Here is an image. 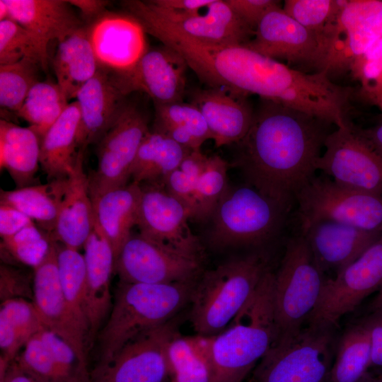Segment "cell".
Returning <instances> with one entry per match:
<instances>
[{
	"mask_svg": "<svg viewBox=\"0 0 382 382\" xmlns=\"http://www.w3.org/2000/svg\"><path fill=\"white\" fill-rule=\"evenodd\" d=\"M185 60L175 50L163 45L149 49L130 70L108 73L113 85L125 96L140 91L155 105L183 101L186 86Z\"/></svg>",
	"mask_w": 382,
	"mask_h": 382,
	"instance_id": "15",
	"label": "cell"
},
{
	"mask_svg": "<svg viewBox=\"0 0 382 382\" xmlns=\"http://www.w3.org/2000/svg\"><path fill=\"white\" fill-rule=\"evenodd\" d=\"M382 289V235L333 277H327L307 325L337 327L371 294Z\"/></svg>",
	"mask_w": 382,
	"mask_h": 382,
	"instance_id": "10",
	"label": "cell"
},
{
	"mask_svg": "<svg viewBox=\"0 0 382 382\" xmlns=\"http://www.w3.org/2000/svg\"><path fill=\"white\" fill-rule=\"evenodd\" d=\"M371 340V367L382 369V312H371L362 319Z\"/></svg>",
	"mask_w": 382,
	"mask_h": 382,
	"instance_id": "49",
	"label": "cell"
},
{
	"mask_svg": "<svg viewBox=\"0 0 382 382\" xmlns=\"http://www.w3.org/2000/svg\"><path fill=\"white\" fill-rule=\"evenodd\" d=\"M245 45L278 62L285 60L324 71L327 54L321 40L280 6L265 14Z\"/></svg>",
	"mask_w": 382,
	"mask_h": 382,
	"instance_id": "14",
	"label": "cell"
},
{
	"mask_svg": "<svg viewBox=\"0 0 382 382\" xmlns=\"http://www.w3.org/2000/svg\"><path fill=\"white\" fill-rule=\"evenodd\" d=\"M316 163L337 185L382 195V156L350 123L330 132Z\"/></svg>",
	"mask_w": 382,
	"mask_h": 382,
	"instance_id": "11",
	"label": "cell"
},
{
	"mask_svg": "<svg viewBox=\"0 0 382 382\" xmlns=\"http://www.w3.org/2000/svg\"><path fill=\"white\" fill-rule=\"evenodd\" d=\"M145 1L158 17L189 37L205 45H245L254 35L226 0H213L202 12L188 16L166 13L150 1Z\"/></svg>",
	"mask_w": 382,
	"mask_h": 382,
	"instance_id": "22",
	"label": "cell"
},
{
	"mask_svg": "<svg viewBox=\"0 0 382 382\" xmlns=\"http://www.w3.org/2000/svg\"><path fill=\"white\" fill-rule=\"evenodd\" d=\"M371 340L361 320L338 338L330 382H361L371 367Z\"/></svg>",
	"mask_w": 382,
	"mask_h": 382,
	"instance_id": "35",
	"label": "cell"
},
{
	"mask_svg": "<svg viewBox=\"0 0 382 382\" xmlns=\"http://www.w3.org/2000/svg\"><path fill=\"white\" fill-rule=\"evenodd\" d=\"M301 233L319 270L333 277L382 235L331 220L312 222L301 228Z\"/></svg>",
	"mask_w": 382,
	"mask_h": 382,
	"instance_id": "19",
	"label": "cell"
},
{
	"mask_svg": "<svg viewBox=\"0 0 382 382\" xmlns=\"http://www.w3.org/2000/svg\"><path fill=\"white\" fill-rule=\"evenodd\" d=\"M287 212L248 185L228 186L210 217L209 243L217 248L263 244L279 233Z\"/></svg>",
	"mask_w": 382,
	"mask_h": 382,
	"instance_id": "6",
	"label": "cell"
},
{
	"mask_svg": "<svg viewBox=\"0 0 382 382\" xmlns=\"http://www.w3.org/2000/svg\"><path fill=\"white\" fill-rule=\"evenodd\" d=\"M83 248L89 345L107 320L112 306L110 284L114 272L115 255L111 244L95 221Z\"/></svg>",
	"mask_w": 382,
	"mask_h": 382,
	"instance_id": "20",
	"label": "cell"
},
{
	"mask_svg": "<svg viewBox=\"0 0 382 382\" xmlns=\"http://www.w3.org/2000/svg\"><path fill=\"white\" fill-rule=\"evenodd\" d=\"M274 279L269 270L228 328L210 337L214 382H242L274 342Z\"/></svg>",
	"mask_w": 382,
	"mask_h": 382,
	"instance_id": "2",
	"label": "cell"
},
{
	"mask_svg": "<svg viewBox=\"0 0 382 382\" xmlns=\"http://www.w3.org/2000/svg\"><path fill=\"white\" fill-rule=\"evenodd\" d=\"M68 1L73 7L79 9L87 25L104 13L109 4L108 1L104 0H71Z\"/></svg>",
	"mask_w": 382,
	"mask_h": 382,
	"instance_id": "50",
	"label": "cell"
},
{
	"mask_svg": "<svg viewBox=\"0 0 382 382\" xmlns=\"http://www.w3.org/2000/svg\"><path fill=\"white\" fill-rule=\"evenodd\" d=\"M141 185L137 226L139 233L174 248L202 255L197 237L191 232L190 214L184 204L163 184Z\"/></svg>",
	"mask_w": 382,
	"mask_h": 382,
	"instance_id": "17",
	"label": "cell"
},
{
	"mask_svg": "<svg viewBox=\"0 0 382 382\" xmlns=\"http://www.w3.org/2000/svg\"><path fill=\"white\" fill-rule=\"evenodd\" d=\"M79 120V103L74 100L40 140V163L49 181L66 179L74 168Z\"/></svg>",
	"mask_w": 382,
	"mask_h": 382,
	"instance_id": "27",
	"label": "cell"
},
{
	"mask_svg": "<svg viewBox=\"0 0 382 382\" xmlns=\"http://www.w3.org/2000/svg\"><path fill=\"white\" fill-rule=\"evenodd\" d=\"M202 255L190 253L140 233L122 246L114 265L120 282L160 284L197 280Z\"/></svg>",
	"mask_w": 382,
	"mask_h": 382,
	"instance_id": "9",
	"label": "cell"
},
{
	"mask_svg": "<svg viewBox=\"0 0 382 382\" xmlns=\"http://www.w3.org/2000/svg\"><path fill=\"white\" fill-rule=\"evenodd\" d=\"M191 103L202 112L215 146L236 144L247 134L254 111L240 96L217 88L196 89Z\"/></svg>",
	"mask_w": 382,
	"mask_h": 382,
	"instance_id": "23",
	"label": "cell"
},
{
	"mask_svg": "<svg viewBox=\"0 0 382 382\" xmlns=\"http://www.w3.org/2000/svg\"><path fill=\"white\" fill-rule=\"evenodd\" d=\"M86 26L99 69L109 73L130 70L149 49L143 26L127 13L106 11Z\"/></svg>",
	"mask_w": 382,
	"mask_h": 382,
	"instance_id": "16",
	"label": "cell"
},
{
	"mask_svg": "<svg viewBox=\"0 0 382 382\" xmlns=\"http://www.w3.org/2000/svg\"><path fill=\"white\" fill-rule=\"evenodd\" d=\"M228 163L219 155L208 157L207 166L197 180L190 219H210L221 197L228 187Z\"/></svg>",
	"mask_w": 382,
	"mask_h": 382,
	"instance_id": "40",
	"label": "cell"
},
{
	"mask_svg": "<svg viewBox=\"0 0 382 382\" xmlns=\"http://www.w3.org/2000/svg\"><path fill=\"white\" fill-rule=\"evenodd\" d=\"M364 382H382V374L376 376V377H374V378H369L366 381H365Z\"/></svg>",
	"mask_w": 382,
	"mask_h": 382,
	"instance_id": "56",
	"label": "cell"
},
{
	"mask_svg": "<svg viewBox=\"0 0 382 382\" xmlns=\"http://www.w3.org/2000/svg\"><path fill=\"white\" fill-rule=\"evenodd\" d=\"M67 179L50 180L13 190L0 192V204L17 209L42 230L52 236L60 205L67 187Z\"/></svg>",
	"mask_w": 382,
	"mask_h": 382,
	"instance_id": "31",
	"label": "cell"
},
{
	"mask_svg": "<svg viewBox=\"0 0 382 382\" xmlns=\"http://www.w3.org/2000/svg\"><path fill=\"white\" fill-rule=\"evenodd\" d=\"M347 3V0H286L282 9L315 33L323 42L328 54L332 32Z\"/></svg>",
	"mask_w": 382,
	"mask_h": 382,
	"instance_id": "38",
	"label": "cell"
},
{
	"mask_svg": "<svg viewBox=\"0 0 382 382\" xmlns=\"http://www.w3.org/2000/svg\"><path fill=\"white\" fill-rule=\"evenodd\" d=\"M45 326L33 301L9 299L0 306V371L6 372L28 341Z\"/></svg>",
	"mask_w": 382,
	"mask_h": 382,
	"instance_id": "30",
	"label": "cell"
},
{
	"mask_svg": "<svg viewBox=\"0 0 382 382\" xmlns=\"http://www.w3.org/2000/svg\"><path fill=\"white\" fill-rule=\"evenodd\" d=\"M33 299V275L11 265H0V299Z\"/></svg>",
	"mask_w": 382,
	"mask_h": 382,
	"instance_id": "45",
	"label": "cell"
},
{
	"mask_svg": "<svg viewBox=\"0 0 382 382\" xmlns=\"http://www.w3.org/2000/svg\"><path fill=\"white\" fill-rule=\"evenodd\" d=\"M178 333L175 318L140 333L108 364L96 366L89 382H163L170 375L168 346Z\"/></svg>",
	"mask_w": 382,
	"mask_h": 382,
	"instance_id": "12",
	"label": "cell"
},
{
	"mask_svg": "<svg viewBox=\"0 0 382 382\" xmlns=\"http://www.w3.org/2000/svg\"><path fill=\"white\" fill-rule=\"evenodd\" d=\"M23 58L35 60L45 70L48 65V44L11 18L0 21V66Z\"/></svg>",
	"mask_w": 382,
	"mask_h": 382,
	"instance_id": "39",
	"label": "cell"
},
{
	"mask_svg": "<svg viewBox=\"0 0 382 382\" xmlns=\"http://www.w3.org/2000/svg\"><path fill=\"white\" fill-rule=\"evenodd\" d=\"M331 125L261 98L249 130L236 143L233 166L246 185L289 210L298 192L315 176Z\"/></svg>",
	"mask_w": 382,
	"mask_h": 382,
	"instance_id": "1",
	"label": "cell"
},
{
	"mask_svg": "<svg viewBox=\"0 0 382 382\" xmlns=\"http://www.w3.org/2000/svg\"><path fill=\"white\" fill-rule=\"evenodd\" d=\"M295 202L301 228L331 220L382 233V195L354 190L330 178L314 176L298 192Z\"/></svg>",
	"mask_w": 382,
	"mask_h": 382,
	"instance_id": "8",
	"label": "cell"
},
{
	"mask_svg": "<svg viewBox=\"0 0 382 382\" xmlns=\"http://www.w3.org/2000/svg\"><path fill=\"white\" fill-rule=\"evenodd\" d=\"M84 153L79 151L74 168L68 176L67 187L62 201L53 240L79 250L88 237L94 223L88 175L83 170Z\"/></svg>",
	"mask_w": 382,
	"mask_h": 382,
	"instance_id": "24",
	"label": "cell"
},
{
	"mask_svg": "<svg viewBox=\"0 0 382 382\" xmlns=\"http://www.w3.org/2000/svg\"><path fill=\"white\" fill-rule=\"evenodd\" d=\"M197 281L160 284L120 282L110 315L97 335L96 366L108 364L137 335L174 318L190 301Z\"/></svg>",
	"mask_w": 382,
	"mask_h": 382,
	"instance_id": "3",
	"label": "cell"
},
{
	"mask_svg": "<svg viewBox=\"0 0 382 382\" xmlns=\"http://www.w3.org/2000/svg\"><path fill=\"white\" fill-rule=\"evenodd\" d=\"M141 185L132 182L91 199L94 220L112 248L115 261L137 226Z\"/></svg>",
	"mask_w": 382,
	"mask_h": 382,
	"instance_id": "26",
	"label": "cell"
},
{
	"mask_svg": "<svg viewBox=\"0 0 382 382\" xmlns=\"http://www.w3.org/2000/svg\"><path fill=\"white\" fill-rule=\"evenodd\" d=\"M212 1L213 0H150L160 11L175 16L198 13Z\"/></svg>",
	"mask_w": 382,
	"mask_h": 382,
	"instance_id": "48",
	"label": "cell"
},
{
	"mask_svg": "<svg viewBox=\"0 0 382 382\" xmlns=\"http://www.w3.org/2000/svg\"><path fill=\"white\" fill-rule=\"evenodd\" d=\"M373 28L380 38H382V10L377 14Z\"/></svg>",
	"mask_w": 382,
	"mask_h": 382,
	"instance_id": "54",
	"label": "cell"
},
{
	"mask_svg": "<svg viewBox=\"0 0 382 382\" xmlns=\"http://www.w3.org/2000/svg\"><path fill=\"white\" fill-rule=\"evenodd\" d=\"M208 157L201 149L191 151L180 165L171 172L163 182L166 190L186 207L190 219L193 208L195 187L207 166Z\"/></svg>",
	"mask_w": 382,
	"mask_h": 382,
	"instance_id": "43",
	"label": "cell"
},
{
	"mask_svg": "<svg viewBox=\"0 0 382 382\" xmlns=\"http://www.w3.org/2000/svg\"><path fill=\"white\" fill-rule=\"evenodd\" d=\"M0 382H43L26 369L16 359L10 364L4 379Z\"/></svg>",
	"mask_w": 382,
	"mask_h": 382,
	"instance_id": "51",
	"label": "cell"
},
{
	"mask_svg": "<svg viewBox=\"0 0 382 382\" xmlns=\"http://www.w3.org/2000/svg\"><path fill=\"white\" fill-rule=\"evenodd\" d=\"M125 97L101 69L81 88L76 97L80 110L79 151L85 153L89 145L98 144L128 104Z\"/></svg>",
	"mask_w": 382,
	"mask_h": 382,
	"instance_id": "21",
	"label": "cell"
},
{
	"mask_svg": "<svg viewBox=\"0 0 382 382\" xmlns=\"http://www.w3.org/2000/svg\"><path fill=\"white\" fill-rule=\"evenodd\" d=\"M357 129L361 134L371 146L382 156V125L378 127L369 130Z\"/></svg>",
	"mask_w": 382,
	"mask_h": 382,
	"instance_id": "52",
	"label": "cell"
},
{
	"mask_svg": "<svg viewBox=\"0 0 382 382\" xmlns=\"http://www.w3.org/2000/svg\"><path fill=\"white\" fill-rule=\"evenodd\" d=\"M155 106L154 130L192 151L200 150L206 140L212 139L202 112L192 103L178 101Z\"/></svg>",
	"mask_w": 382,
	"mask_h": 382,
	"instance_id": "33",
	"label": "cell"
},
{
	"mask_svg": "<svg viewBox=\"0 0 382 382\" xmlns=\"http://www.w3.org/2000/svg\"><path fill=\"white\" fill-rule=\"evenodd\" d=\"M371 312H382V289L371 303Z\"/></svg>",
	"mask_w": 382,
	"mask_h": 382,
	"instance_id": "53",
	"label": "cell"
},
{
	"mask_svg": "<svg viewBox=\"0 0 382 382\" xmlns=\"http://www.w3.org/2000/svg\"><path fill=\"white\" fill-rule=\"evenodd\" d=\"M9 18V13L4 0H0V21Z\"/></svg>",
	"mask_w": 382,
	"mask_h": 382,
	"instance_id": "55",
	"label": "cell"
},
{
	"mask_svg": "<svg viewBox=\"0 0 382 382\" xmlns=\"http://www.w3.org/2000/svg\"><path fill=\"white\" fill-rule=\"evenodd\" d=\"M191 151L161 132L149 131L138 149L131 178L139 185L163 184Z\"/></svg>",
	"mask_w": 382,
	"mask_h": 382,
	"instance_id": "32",
	"label": "cell"
},
{
	"mask_svg": "<svg viewBox=\"0 0 382 382\" xmlns=\"http://www.w3.org/2000/svg\"><path fill=\"white\" fill-rule=\"evenodd\" d=\"M149 131L145 115L133 105L127 104L97 144V166L88 175L91 199L128 184L138 149Z\"/></svg>",
	"mask_w": 382,
	"mask_h": 382,
	"instance_id": "13",
	"label": "cell"
},
{
	"mask_svg": "<svg viewBox=\"0 0 382 382\" xmlns=\"http://www.w3.org/2000/svg\"><path fill=\"white\" fill-rule=\"evenodd\" d=\"M269 270L260 254L235 257L202 274L190 301V321L197 335L221 332L253 295Z\"/></svg>",
	"mask_w": 382,
	"mask_h": 382,
	"instance_id": "4",
	"label": "cell"
},
{
	"mask_svg": "<svg viewBox=\"0 0 382 382\" xmlns=\"http://www.w3.org/2000/svg\"><path fill=\"white\" fill-rule=\"evenodd\" d=\"M37 62L23 58L18 62L0 66L1 108L16 114L22 106L30 89L39 81Z\"/></svg>",
	"mask_w": 382,
	"mask_h": 382,
	"instance_id": "41",
	"label": "cell"
},
{
	"mask_svg": "<svg viewBox=\"0 0 382 382\" xmlns=\"http://www.w3.org/2000/svg\"><path fill=\"white\" fill-rule=\"evenodd\" d=\"M210 337L177 334L169 344L168 362L173 382H214Z\"/></svg>",
	"mask_w": 382,
	"mask_h": 382,
	"instance_id": "34",
	"label": "cell"
},
{
	"mask_svg": "<svg viewBox=\"0 0 382 382\" xmlns=\"http://www.w3.org/2000/svg\"><path fill=\"white\" fill-rule=\"evenodd\" d=\"M35 224L27 215L12 207L0 204V236L7 238Z\"/></svg>",
	"mask_w": 382,
	"mask_h": 382,
	"instance_id": "47",
	"label": "cell"
},
{
	"mask_svg": "<svg viewBox=\"0 0 382 382\" xmlns=\"http://www.w3.org/2000/svg\"><path fill=\"white\" fill-rule=\"evenodd\" d=\"M57 266L59 277L71 318L85 336L88 345V328L85 309V262L78 250L57 243Z\"/></svg>",
	"mask_w": 382,
	"mask_h": 382,
	"instance_id": "36",
	"label": "cell"
},
{
	"mask_svg": "<svg viewBox=\"0 0 382 382\" xmlns=\"http://www.w3.org/2000/svg\"><path fill=\"white\" fill-rule=\"evenodd\" d=\"M68 100L57 82L40 81L30 89L16 115L25 120L41 140L68 107Z\"/></svg>",
	"mask_w": 382,
	"mask_h": 382,
	"instance_id": "37",
	"label": "cell"
},
{
	"mask_svg": "<svg viewBox=\"0 0 382 382\" xmlns=\"http://www.w3.org/2000/svg\"><path fill=\"white\" fill-rule=\"evenodd\" d=\"M52 66L57 83L66 98H76L81 88L99 69L86 26L58 43Z\"/></svg>",
	"mask_w": 382,
	"mask_h": 382,
	"instance_id": "29",
	"label": "cell"
},
{
	"mask_svg": "<svg viewBox=\"0 0 382 382\" xmlns=\"http://www.w3.org/2000/svg\"><path fill=\"white\" fill-rule=\"evenodd\" d=\"M52 236L32 224L11 236L1 238V256L35 268L45 257L53 242Z\"/></svg>",
	"mask_w": 382,
	"mask_h": 382,
	"instance_id": "42",
	"label": "cell"
},
{
	"mask_svg": "<svg viewBox=\"0 0 382 382\" xmlns=\"http://www.w3.org/2000/svg\"><path fill=\"white\" fill-rule=\"evenodd\" d=\"M15 359L23 368L43 382H65L40 332L28 341Z\"/></svg>",
	"mask_w": 382,
	"mask_h": 382,
	"instance_id": "44",
	"label": "cell"
},
{
	"mask_svg": "<svg viewBox=\"0 0 382 382\" xmlns=\"http://www.w3.org/2000/svg\"><path fill=\"white\" fill-rule=\"evenodd\" d=\"M326 279L316 265L302 234L290 238L274 274L276 338L272 345L288 342L307 325Z\"/></svg>",
	"mask_w": 382,
	"mask_h": 382,
	"instance_id": "5",
	"label": "cell"
},
{
	"mask_svg": "<svg viewBox=\"0 0 382 382\" xmlns=\"http://www.w3.org/2000/svg\"><path fill=\"white\" fill-rule=\"evenodd\" d=\"M33 302L46 328L66 341L88 367L87 341L74 324L64 297L54 241L44 260L33 269Z\"/></svg>",
	"mask_w": 382,
	"mask_h": 382,
	"instance_id": "18",
	"label": "cell"
},
{
	"mask_svg": "<svg viewBox=\"0 0 382 382\" xmlns=\"http://www.w3.org/2000/svg\"><path fill=\"white\" fill-rule=\"evenodd\" d=\"M238 16L255 32L262 18L279 6L275 0H226Z\"/></svg>",
	"mask_w": 382,
	"mask_h": 382,
	"instance_id": "46",
	"label": "cell"
},
{
	"mask_svg": "<svg viewBox=\"0 0 382 382\" xmlns=\"http://www.w3.org/2000/svg\"><path fill=\"white\" fill-rule=\"evenodd\" d=\"M40 139L29 127H21L5 119L0 121V166L16 185L22 188L38 184Z\"/></svg>",
	"mask_w": 382,
	"mask_h": 382,
	"instance_id": "28",
	"label": "cell"
},
{
	"mask_svg": "<svg viewBox=\"0 0 382 382\" xmlns=\"http://www.w3.org/2000/svg\"><path fill=\"white\" fill-rule=\"evenodd\" d=\"M337 327L306 325L292 340L274 345L260 361L252 382H330Z\"/></svg>",
	"mask_w": 382,
	"mask_h": 382,
	"instance_id": "7",
	"label": "cell"
},
{
	"mask_svg": "<svg viewBox=\"0 0 382 382\" xmlns=\"http://www.w3.org/2000/svg\"><path fill=\"white\" fill-rule=\"evenodd\" d=\"M9 18L49 44L62 42L83 27L74 7L64 0H4Z\"/></svg>",
	"mask_w": 382,
	"mask_h": 382,
	"instance_id": "25",
	"label": "cell"
}]
</instances>
